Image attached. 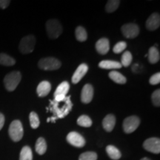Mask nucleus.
Instances as JSON below:
<instances>
[{"label":"nucleus","instance_id":"20","mask_svg":"<svg viewBox=\"0 0 160 160\" xmlns=\"http://www.w3.org/2000/svg\"><path fill=\"white\" fill-rule=\"evenodd\" d=\"M106 152L109 157L113 160H118L121 158L122 154L119 149L113 145H108L106 147Z\"/></svg>","mask_w":160,"mask_h":160},{"label":"nucleus","instance_id":"8","mask_svg":"<svg viewBox=\"0 0 160 160\" xmlns=\"http://www.w3.org/2000/svg\"><path fill=\"white\" fill-rule=\"evenodd\" d=\"M121 31L125 37L128 39H133L139 35V28L134 23H128L122 25Z\"/></svg>","mask_w":160,"mask_h":160},{"label":"nucleus","instance_id":"21","mask_svg":"<svg viewBox=\"0 0 160 160\" xmlns=\"http://www.w3.org/2000/svg\"><path fill=\"white\" fill-rule=\"evenodd\" d=\"M160 55L159 52L156 47L150 48L148 51V60L151 64H156L159 61Z\"/></svg>","mask_w":160,"mask_h":160},{"label":"nucleus","instance_id":"23","mask_svg":"<svg viewBox=\"0 0 160 160\" xmlns=\"http://www.w3.org/2000/svg\"><path fill=\"white\" fill-rule=\"evenodd\" d=\"M16 63L15 59L6 53H0V65L4 66H13Z\"/></svg>","mask_w":160,"mask_h":160},{"label":"nucleus","instance_id":"15","mask_svg":"<svg viewBox=\"0 0 160 160\" xmlns=\"http://www.w3.org/2000/svg\"><path fill=\"white\" fill-rule=\"evenodd\" d=\"M96 49L98 53L102 55H105L108 53L110 50V42L107 38H102L98 40L96 43Z\"/></svg>","mask_w":160,"mask_h":160},{"label":"nucleus","instance_id":"2","mask_svg":"<svg viewBox=\"0 0 160 160\" xmlns=\"http://www.w3.org/2000/svg\"><path fill=\"white\" fill-rule=\"evenodd\" d=\"M22 79L21 73L19 71H12L8 73L4 78V84L5 88L11 92L17 88Z\"/></svg>","mask_w":160,"mask_h":160},{"label":"nucleus","instance_id":"4","mask_svg":"<svg viewBox=\"0 0 160 160\" xmlns=\"http://www.w3.org/2000/svg\"><path fill=\"white\" fill-rule=\"evenodd\" d=\"M9 136L13 142H19L22 139L24 131L22 124L19 120H14L9 127Z\"/></svg>","mask_w":160,"mask_h":160},{"label":"nucleus","instance_id":"7","mask_svg":"<svg viewBox=\"0 0 160 160\" xmlns=\"http://www.w3.org/2000/svg\"><path fill=\"white\" fill-rule=\"evenodd\" d=\"M140 125V119L137 116L127 117L123 122V130L126 133H131L137 129Z\"/></svg>","mask_w":160,"mask_h":160},{"label":"nucleus","instance_id":"26","mask_svg":"<svg viewBox=\"0 0 160 160\" xmlns=\"http://www.w3.org/2000/svg\"><path fill=\"white\" fill-rule=\"evenodd\" d=\"M92 120L88 116L82 115L80 116L77 119V124L79 126L85 128H89L92 125Z\"/></svg>","mask_w":160,"mask_h":160},{"label":"nucleus","instance_id":"12","mask_svg":"<svg viewBox=\"0 0 160 160\" xmlns=\"http://www.w3.org/2000/svg\"><path fill=\"white\" fill-rule=\"evenodd\" d=\"M93 97V88L90 84H86L84 86L81 93V101L84 104L91 102Z\"/></svg>","mask_w":160,"mask_h":160},{"label":"nucleus","instance_id":"6","mask_svg":"<svg viewBox=\"0 0 160 160\" xmlns=\"http://www.w3.org/2000/svg\"><path fill=\"white\" fill-rule=\"evenodd\" d=\"M36 38L33 35H28L23 37L19 43V51L23 54L32 53L34 50Z\"/></svg>","mask_w":160,"mask_h":160},{"label":"nucleus","instance_id":"31","mask_svg":"<svg viewBox=\"0 0 160 160\" xmlns=\"http://www.w3.org/2000/svg\"><path fill=\"white\" fill-rule=\"evenodd\" d=\"M126 48H127V43H126L125 42H119L116 44L114 47H113V53H121L124 50H125Z\"/></svg>","mask_w":160,"mask_h":160},{"label":"nucleus","instance_id":"24","mask_svg":"<svg viewBox=\"0 0 160 160\" xmlns=\"http://www.w3.org/2000/svg\"><path fill=\"white\" fill-rule=\"evenodd\" d=\"M76 38L79 42H85L88 39V33L85 29L82 26H78L75 31Z\"/></svg>","mask_w":160,"mask_h":160},{"label":"nucleus","instance_id":"25","mask_svg":"<svg viewBox=\"0 0 160 160\" xmlns=\"http://www.w3.org/2000/svg\"><path fill=\"white\" fill-rule=\"evenodd\" d=\"M19 160H33V153L31 148L25 146L20 152Z\"/></svg>","mask_w":160,"mask_h":160},{"label":"nucleus","instance_id":"18","mask_svg":"<svg viewBox=\"0 0 160 160\" xmlns=\"http://www.w3.org/2000/svg\"><path fill=\"white\" fill-rule=\"evenodd\" d=\"M100 68L110 70V69H119L122 68L121 63L117 61H113V60H103L101 61L99 64Z\"/></svg>","mask_w":160,"mask_h":160},{"label":"nucleus","instance_id":"29","mask_svg":"<svg viewBox=\"0 0 160 160\" xmlns=\"http://www.w3.org/2000/svg\"><path fill=\"white\" fill-rule=\"evenodd\" d=\"M132 59H133V57L131 52L129 51H125L122 56L121 58V65L124 67H128L131 65L132 62Z\"/></svg>","mask_w":160,"mask_h":160},{"label":"nucleus","instance_id":"10","mask_svg":"<svg viewBox=\"0 0 160 160\" xmlns=\"http://www.w3.org/2000/svg\"><path fill=\"white\" fill-rule=\"evenodd\" d=\"M68 142L77 148H82L85 145V139L81 134L75 131H72L67 136Z\"/></svg>","mask_w":160,"mask_h":160},{"label":"nucleus","instance_id":"17","mask_svg":"<svg viewBox=\"0 0 160 160\" xmlns=\"http://www.w3.org/2000/svg\"><path fill=\"white\" fill-rule=\"evenodd\" d=\"M116 125V118L113 114H108L104 118L102 126L106 131L111 132L114 128Z\"/></svg>","mask_w":160,"mask_h":160},{"label":"nucleus","instance_id":"36","mask_svg":"<svg viewBox=\"0 0 160 160\" xmlns=\"http://www.w3.org/2000/svg\"><path fill=\"white\" fill-rule=\"evenodd\" d=\"M141 160H151V159H149L148 158H146V157H145V158H142V159Z\"/></svg>","mask_w":160,"mask_h":160},{"label":"nucleus","instance_id":"16","mask_svg":"<svg viewBox=\"0 0 160 160\" xmlns=\"http://www.w3.org/2000/svg\"><path fill=\"white\" fill-rule=\"evenodd\" d=\"M51 90V83L48 81H42L37 86V93L39 97H45L50 93Z\"/></svg>","mask_w":160,"mask_h":160},{"label":"nucleus","instance_id":"19","mask_svg":"<svg viewBox=\"0 0 160 160\" xmlns=\"http://www.w3.org/2000/svg\"><path fill=\"white\" fill-rule=\"evenodd\" d=\"M109 78L113 80V82L117 84H125L126 82H127V79H126L125 77L120 73L119 72H117L116 71H111L109 73Z\"/></svg>","mask_w":160,"mask_h":160},{"label":"nucleus","instance_id":"5","mask_svg":"<svg viewBox=\"0 0 160 160\" xmlns=\"http://www.w3.org/2000/svg\"><path fill=\"white\" fill-rule=\"evenodd\" d=\"M61 65V62L53 57L42 58L38 62L39 68L44 71H55L59 69Z\"/></svg>","mask_w":160,"mask_h":160},{"label":"nucleus","instance_id":"32","mask_svg":"<svg viewBox=\"0 0 160 160\" xmlns=\"http://www.w3.org/2000/svg\"><path fill=\"white\" fill-rule=\"evenodd\" d=\"M151 100L153 105L156 107H159L160 106V90L157 89L153 92L151 96Z\"/></svg>","mask_w":160,"mask_h":160},{"label":"nucleus","instance_id":"27","mask_svg":"<svg viewBox=\"0 0 160 160\" xmlns=\"http://www.w3.org/2000/svg\"><path fill=\"white\" fill-rule=\"evenodd\" d=\"M120 1L119 0H110L105 5V10L108 13H113L117 11L119 7Z\"/></svg>","mask_w":160,"mask_h":160},{"label":"nucleus","instance_id":"30","mask_svg":"<svg viewBox=\"0 0 160 160\" xmlns=\"http://www.w3.org/2000/svg\"><path fill=\"white\" fill-rule=\"evenodd\" d=\"M97 154L95 152L88 151L85 152L79 156V160H97Z\"/></svg>","mask_w":160,"mask_h":160},{"label":"nucleus","instance_id":"33","mask_svg":"<svg viewBox=\"0 0 160 160\" xmlns=\"http://www.w3.org/2000/svg\"><path fill=\"white\" fill-rule=\"evenodd\" d=\"M149 82L151 85H158V84H159V82H160V73L159 72H158V73H155V74H153V76H151V77L150 78Z\"/></svg>","mask_w":160,"mask_h":160},{"label":"nucleus","instance_id":"3","mask_svg":"<svg viewBox=\"0 0 160 160\" xmlns=\"http://www.w3.org/2000/svg\"><path fill=\"white\" fill-rule=\"evenodd\" d=\"M46 31L50 39H57L62 33V27L57 19H50L46 22Z\"/></svg>","mask_w":160,"mask_h":160},{"label":"nucleus","instance_id":"11","mask_svg":"<svg viewBox=\"0 0 160 160\" xmlns=\"http://www.w3.org/2000/svg\"><path fill=\"white\" fill-rule=\"evenodd\" d=\"M70 85L68 82H63L58 86L54 92V100L57 102L62 101L66 97L68 92L69 91Z\"/></svg>","mask_w":160,"mask_h":160},{"label":"nucleus","instance_id":"13","mask_svg":"<svg viewBox=\"0 0 160 160\" xmlns=\"http://www.w3.org/2000/svg\"><path fill=\"white\" fill-rule=\"evenodd\" d=\"M160 25V16L158 13H152L145 23L146 28L149 31H155Z\"/></svg>","mask_w":160,"mask_h":160},{"label":"nucleus","instance_id":"34","mask_svg":"<svg viewBox=\"0 0 160 160\" xmlns=\"http://www.w3.org/2000/svg\"><path fill=\"white\" fill-rule=\"evenodd\" d=\"M11 2L9 0H0V8L5 9L6 8L8 7Z\"/></svg>","mask_w":160,"mask_h":160},{"label":"nucleus","instance_id":"9","mask_svg":"<svg viewBox=\"0 0 160 160\" xmlns=\"http://www.w3.org/2000/svg\"><path fill=\"white\" fill-rule=\"evenodd\" d=\"M143 148L146 151L153 153H160V140L159 138L152 137L146 139L143 143Z\"/></svg>","mask_w":160,"mask_h":160},{"label":"nucleus","instance_id":"14","mask_svg":"<svg viewBox=\"0 0 160 160\" xmlns=\"http://www.w3.org/2000/svg\"><path fill=\"white\" fill-rule=\"evenodd\" d=\"M88 71V66L85 63L81 64L77 68V69L76 70L73 77H72V82L73 84H77L78 82H79L80 80L82 79L87 73Z\"/></svg>","mask_w":160,"mask_h":160},{"label":"nucleus","instance_id":"35","mask_svg":"<svg viewBox=\"0 0 160 160\" xmlns=\"http://www.w3.org/2000/svg\"><path fill=\"white\" fill-rule=\"evenodd\" d=\"M4 124H5V116L2 113H0V131L3 128Z\"/></svg>","mask_w":160,"mask_h":160},{"label":"nucleus","instance_id":"22","mask_svg":"<svg viewBox=\"0 0 160 160\" xmlns=\"http://www.w3.org/2000/svg\"><path fill=\"white\" fill-rule=\"evenodd\" d=\"M36 151L39 155H43L47 151V144H46V141L45 139L42 137H39L37 139V142H36L35 145Z\"/></svg>","mask_w":160,"mask_h":160},{"label":"nucleus","instance_id":"1","mask_svg":"<svg viewBox=\"0 0 160 160\" xmlns=\"http://www.w3.org/2000/svg\"><path fill=\"white\" fill-rule=\"evenodd\" d=\"M73 108V104L71 100V96L66 97L62 101L57 102L56 100H50L49 109L50 111L53 113V117L47 119V122L50 121L51 122H55L56 120L63 119L66 116L68 115Z\"/></svg>","mask_w":160,"mask_h":160},{"label":"nucleus","instance_id":"28","mask_svg":"<svg viewBox=\"0 0 160 160\" xmlns=\"http://www.w3.org/2000/svg\"><path fill=\"white\" fill-rule=\"evenodd\" d=\"M29 120L32 128L37 129V128H39V126L40 125V121L39 118L38 117L37 113L32 111L29 115Z\"/></svg>","mask_w":160,"mask_h":160}]
</instances>
